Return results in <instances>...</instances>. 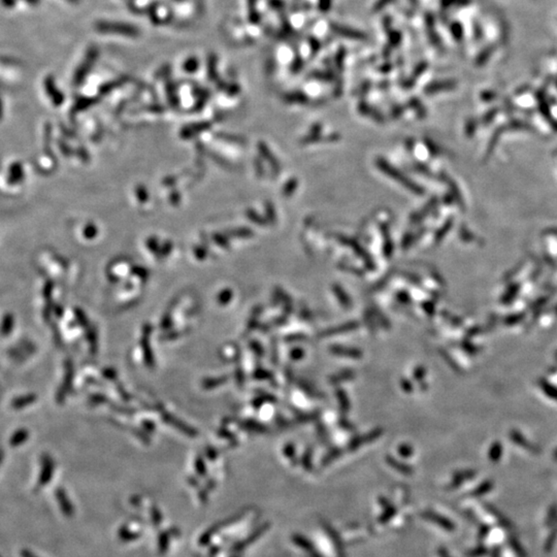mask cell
Returning a JSON list of instances; mask_svg holds the SVG:
<instances>
[{
    "mask_svg": "<svg viewBox=\"0 0 557 557\" xmlns=\"http://www.w3.org/2000/svg\"><path fill=\"white\" fill-rule=\"evenodd\" d=\"M94 28L102 34H116L126 37H137L140 35V29L130 23L117 21H98L95 23Z\"/></svg>",
    "mask_w": 557,
    "mask_h": 557,
    "instance_id": "1",
    "label": "cell"
},
{
    "mask_svg": "<svg viewBox=\"0 0 557 557\" xmlns=\"http://www.w3.org/2000/svg\"><path fill=\"white\" fill-rule=\"evenodd\" d=\"M98 57H99V50L97 47L91 46L90 48H88V50L84 56V59L80 63V65L75 74V82L77 84L83 82L89 72L91 71Z\"/></svg>",
    "mask_w": 557,
    "mask_h": 557,
    "instance_id": "2",
    "label": "cell"
},
{
    "mask_svg": "<svg viewBox=\"0 0 557 557\" xmlns=\"http://www.w3.org/2000/svg\"><path fill=\"white\" fill-rule=\"evenodd\" d=\"M333 30L335 32L336 34L347 37V38H351V39H356V40H365L366 39V35L363 33L361 31H358L356 29H353V28H349V27H345V26H340V25H336V24H333L332 26Z\"/></svg>",
    "mask_w": 557,
    "mask_h": 557,
    "instance_id": "3",
    "label": "cell"
},
{
    "mask_svg": "<svg viewBox=\"0 0 557 557\" xmlns=\"http://www.w3.org/2000/svg\"><path fill=\"white\" fill-rule=\"evenodd\" d=\"M57 498H58V502L60 504L61 507V510L63 512V514L67 516V517H71L72 515H74V508H72L71 504H69L68 499L66 498L65 494L63 493V492H58L57 493Z\"/></svg>",
    "mask_w": 557,
    "mask_h": 557,
    "instance_id": "4",
    "label": "cell"
},
{
    "mask_svg": "<svg viewBox=\"0 0 557 557\" xmlns=\"http://www.w3.org/2000/svg\"><path fill=\"white\" fill-rule=\"evenodd\" d=\"M257 1L258 0H247L249 20L253 24H257V23H259V21H260V15H259V13L257 12V9H256Z\"/></svg>",
    "mask_w": 557,
    "mask_h": 557,
    "instance_id": "5",
    "label": "cell"
},
{
    "mask_svg": "<svg viewBox=\"0 0 557 557\" xmlns=\"http://www.w3.org/2000/svg\"><path fill=\"white\" fill-rule=\"evenodd\" d=\"M118 536L119 539L121 541H123V542H130V541L139 539L141 537V534H139V532H133L129 528L123 526L119 529Z\"/></svg>",
    "mask_w": 557,
    "mask_h": 557,
    "instance_id": "6",
    "label": "cell"
},
{
    "mask_svg": "<svg viewBox=\"0 0 557 557\" xmlns=\"http://www.w3.org/2000/svg\"><path fill=\"white\" fill-rule=\"evenodd\" d=\"M220 529V525L218 524L216 526H213L211 528H208L207 531H205L201 537L199 538V545L200 546H207L208 545V543L211 542V540L213 539V537L217 534L218 530Z\"/></svg>",
    "mask_w": 557,
    "mask_h": 557,
    "instance_id": "7",
    "label": "cell"
},
{
    "mask_svg": "<svg viewBox=\"0 0 557 557\" xmlns=\"http://www.w3.org/2000/svg\"><path fill=\"white\" fill-rule=\"evenodd\" d=\"M169 540H171V536H169L166 531H162L161 534H159V537H158V552H159V554L163 555L166 553L167 549H168V545H169Z\"/></svg>",
    "mask_w": 557,
    "mask_h": 557,
    "instance_id": "8",
    "label": "cell"
},
{
    "mask_svg": "<svg viewBox=\"0 0 557 557\" xmlns=\"http://www.w3.org/2000/svg\"><path fill=\"white\" fill-rule=\"evenodd\" d=\"M207 75L209 78L214 79L217 77V66H218V58L215 54H209L207 61Z\"/></svg>",
    "mask_w": 557,
    "mask_h": 557,
    "instance_id": "9",
    "label": "cell"
},
{
    "mask_svg": "<svg viewBox=\"0 0 557 557\" xmlns=\"http://www.w3.org/2000/svg\"><path fill=\"white\" fill-rule=\"evenodd\" d=\"M426 67H427V64H426L425 62L419 63L418 65H417V67L414 69L413 74H412V77L407 80V86L411 87L412 85H413L414 82L416 80V79H418V78L420 77V76L423 74V72L425 71Z\"/></svg>",
    "mask_w": 557,
    "mask_h": 557,
    "instance_id": "10",
    "label": "cell"
},
{
    "mask_svg": "<svg viewBox=\"0 0 557 557\" xmlns=\"http://www.w3.org/2000/svg\"><path fill=\"white\" fill-rule=\"evenodd\" d=\"M199 67V60L196 57H189L183 63V69L187 72H194Z\"/></svg>",
    "mask_w": 557,
    "mask_h": 557,
    "instance_id": "11",
    "label": "cell"
},
{
    "mask_svg": "<svg viewBox=\"0 0 557 557\" xmlns=\"http://www.w3.org/2000/svg\"><path fill=\"white\" fill-rule=\"evenodd\" d=\"M151 515H152V522L154 523L156 526H158L159 524H160L161 522H162V515L160 514V512L157 510L156 508H153V509H152Z\"/></svg>",
    "mask_w": 557,
    "mask_h": 557,
    "instance_id": "12",
    "label": "cell"
},
{
    "mask_svg": "<svg viewBox=\"0 0 557 557\" xmlns=\"http://www.w3.org/2000/svg\"><path fill=\"white\" fill-rule=\"evenodd\" d=\"M330 3H332V1H330V0H320V1H319V6H320L321 11L327 12V11L329 10V7H330Z\"/></svg>",
    "mask_w": 557,
    "mask_h": 557,
    "instance_id": "13",
    "label": "cell"
},
{
    "mask_svg": "<svg viewBox=\"0 0 557 557\" xmlns=\"http://www.w3.org/2000/svg\"><path fill=\"white\" fill-rule=\"evenodd\" d=\"M391 1H392V0H379L378 3L375 5V9H374V10H375L376 12L380 11V10L383 9V6H385L387 3H389V2H391Z\"/></svg>",
    "mask_w": 557,
    "mask_h": 557,
    "instance_id": "14",
    "label": "cell"
},
{
    "mask_svg": "<svg viewBox=\"0 0 557 557\" xmlns=\"http://www.w3.org/2000/svg\"><path fill=\"white\" fill-rule=\"evenodd\" d=\"M270 4H271V6L272 7V9H274V10L282 9V7H283V5H284V3L282 2L281 0H271Z\"/></svg>",
    "mask_w": 557,
    "mask_h": 557,
    "instance_id": "15",
    "label": "cell"
},
{
    "mask_svg": "<svg viewBox=\"0 0 557 557\" xmlns=\"http://www.w3.org/2000/svg\"><path fill=\"white\" fill-rule=\"evenodd\" d=\"M302 67V61L301 58H297L294 63H292V70L297 71Z\"/></svg>",
    "mask_w": 557,
    "mask_h": 557,
    "instance_id": "16",
    "label": "cell"
},
{
    "mask_svg": "<svg viewBox=\"0 0 557 557\" xmlns=\"http://www.w3.org/2000/svg\"><path fill=\"white\" fill-rule=\"evenodd\" d=\"M20 554L22 557H38L33 552L28 550V549H23V550H21Z\"/></svg>",
    "mask_w": 557,
    "mask_h": 557,
    "instance_id": "17",
    "label": "cell"
},
{
    "mask_svg": "<svg viewBox=\"0 0 557 557\" xmlns=\"http://www.w3.org/2000/svg\"><path fill=\"white\" fill-rule=\"evenodd\" d=\"M66 1H68L70 3H74V4H78L80 2V0H66Z\"/></svg>",
    "mask_w": 557,
    "mask_h": 557,
    "instance_id": "18",
    "label": "cell"
},
{
    "mask_svg": "<svg viewBox=\"0 0 557 557\" xmlns=\"http://www.w3.org/2000/svg\"><path fill=\"white\" fill-rule=\"evenodd\" d=\"M410 2H411L412 4H416V3H417V0H410Z\"/></svg>",
    "mask_w": 557,
    "mask_h": 557,
    "instance_id": "19",
    "label": "cell"
},
{
    "mask_svg": "<svg viewBox=\"0 0 557 557\" xmlns=\"http://www.w3.org/2000/svg\"><path fill=\"white\" fill-rule=\"evenodd\" d=\"M0 557H1V556H0Z\"/></svg>",
    "mask_w": 557,
    "mask_h": 557,
    "instance_id": "20",
    "label": "cell"
}]
</instances>
